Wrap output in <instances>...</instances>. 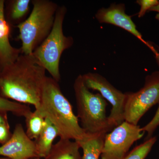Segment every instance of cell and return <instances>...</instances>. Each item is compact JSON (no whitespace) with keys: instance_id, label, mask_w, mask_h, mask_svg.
Segmentation results:
<instances>
[{"instance_id":"1","label":"cell","mask_w":159,"mask_h":159,"mask_svg":"<svg viewBox=\"0 0 159 159\" xmlns=\"http://www.w3.org/2000/svg\"><path fill=\"white\" fill-rule=\"evenodd\" d=\"M46 71L33 54H21L13 64L0 71V96L36 108Z\"/></svg>"},{"instance_id":"2","label":"cell","mask_w":159,"mask_h":159,"mask_svg":"<svg viewBox=\"0 0 159 159\" xmlns=\"http://www.w3.org/2000/svg\"><path fill=\"white\" fill-rule=\"evenodd\" d=\"M58 83L52 77L46 76L39 104L35 110L54 125L61 139L79 142L87 138L89 134L80 125L79 119L62 93Z\"/></svg>"},{"instance_id":"3","label":"cell","mask_w":159,"mask_h":159,"mask_svg":"<svg viewBox=\"0 0 159 159\" xmlns=\"http://www.w3.org/2000/svg\"><path fill=\"white\" fill-rule=\"evenodd\" d=\"M74 89L77 116L87 133L107 134L116 127L106 115L108 103L100 93H91L84 84L82 75L77 76L74 80Z\"/></svg>"},{"instance_id":"4","label":"cell","mask_w":159,"mask_h":159,"mask_svg":"<svg viewBox=\"0 0 159 159\" xmlns=\"http://www.w3.org/2000/svg\"><path fill=\"white\" fill-rule=\"evenodd\" d=\"M33 8L27 19L16 26L21 40V53L32 54L45 40L54 25L58 5L50 0H32Z\"/></svg>"},{"instance_id":"5","label":"cell","mask_w":159,"mask_h":159,"mask_svg":"<svg viewBox=\"0 0 159 159\" xmlns=\"http://www.w3.org/2000/svg\"><path fill=\"white\" fill-rule=\"evenodd\" d=\"M66 13L65 6H58L51 32L32 53L51 77L58 82L61 80V57L64 51L70 48L74 43L73 38L64 34L63 25Z\"/></svg>"},{"instance_id":"6","label":"cell","mask_w":159,"mask_h":159,"mask_svg":"<svg viewBox=\"0 0 159 159\" xmlns=\"http://www.w3.org/2000/svg\"><path fill=\"white\" fill-rule=\"evenodd\" d=\"M159 103V71L145 77V84L135 93H126L125 121L137 125L144 114Z\"/></svg>"},{"instance_id":"7","label":"cell","mask_w":159,"mask_h":159,"mask_svg":"<svg viewBox=\"0 0 159 159\" xmlns=\"http://www.w3.org/2000/svg\"><path fill=\"white\" fill-rule=\"evenodd\" d=\"M144 133L139 125L124 121L106 135L101 159H123L132 145Z\"/></svg>"},{"instance_id":"8","label":"cell","mask_w":159,"mask_h":159,"mask_svg":"<svg viewBox=\"0 0 159 159\" xmlns=\"http://www.w3.org/2000/svg\"><path fill=\"white\" fill-rule=\"evenodd\" d=\"M82 75L84 81L89 89L99 91L104 99L112 106L109 119L115 127L125 121L124 107L126 93L117 89L102 75L87 73Z\"/></svg>"},{"instance_id":"9","label":"cell","mask_w":159,"mask_h":159,"mask_svg":"<svg viewBox=\"0 0 159 159\" xmlns=\"http://www.w3.org/2000/svg\"><path fill=\"white\" fill-rule=\"evenodd\" d=\"M0 156L10 159L40 158L35 141L28 137L20 123L16 125L9 141L0 146Z\"/></svg>"},{"instance_id":"10","label":"cell","mask_w":159,"mask_h":159,"mask_svg":"<svg viewBox=\"0 0 159 159\" xmlns=\"http://www.w3.org/2000/svg\"><path fill=\"white\" fill-rule=\"evenodd\" d=\"M125 10L124 4H112L108 8L99 9L95 18L99 23L111 24L122 28L145 42L130 16L125 13Z\"/></svg>"},{"instance_id":"11","label":"cell","mask_w":159,"mask_h":159,"mask_svg":"<svg viewBox=\"0 0 159 159\" xmlns=\"http://www.w3.org/2000/svg\"><path fill=\"white\" fill-rule=\"evenodd\" d=\"M5 3L0 0V71L13 64L21 54L20 49L12 47L9 42L10 27L5 17Z\"/></svg>"},{"instance_id":"12","label":"cell","mask_w":159,"mask_h":159,"mask_svg":"<svg viewBox=\"0 0 159 159\" xmlns=\"http://www.w3.org/2000/svg\"><path fill=\"white\" fill-rule=\"evenodd\" d=\"M78 142L70 139H61L52 146L45 159H82Z\"/></svg>"},{"instance_id":"13","label":"cell","mask_w":159,"mask_h":159,"mask_svg":"<svg viewBox=\"0 0 159 159\" xmlns=\"http://www.w3.org/2000/svg\"><path fill=\"white\" fill-rule=\"evenodd\" d=\"M59 137L58 131L54 125L47 119H45V124L42 131L35 140L36 149L39 157L44 159L48 156L52 146L53 142Z\"/></svg>"},{"instance_id":"14","label":"cell","mask_w":159,"mask_h":159,"mask_svg":"<svg viewBox=\"0 0 159 159\" xmlns=\"http://www.w3.org/2000/svg\"><path fill=\"white\" fill-rule=\"evenodd\" d=\"M106 134L105 133L89 134L85 139L77 142L83 150L82 159H99Z\"/></svg>"},{"instance_id":"15","label":"cell","mask_w":159,"mask_h":159,"mask_svg":"<svg viewBox=\"0 0 159 159\" xmlns=\"http://www.w3.org/2000/svg\"><path fill=\"white\" fill-rule=\"evenodd\" d=\"M30 0H13L9 2L6 20L8 24L17 26L27 19L30 11Z\"/></svg>"},{"instance_id":"16","label":"cell","mask_w":159,"mask_h":159,"mask_svg":"<svg viewBox=\"0 0 159 159\" xmlns=\"http://www.w3.org/2000/svg\"><path fill=\"white\" fill-rule=\"evenodd\" d=\"M25 118L26 134L32 140H36L44 126L45 118L35 110L30 112Z\"/></svg>"},{"instance_id":"17","label":"cell","mask_w":159,"mask_h":159,"mask_svg":"<svg viewBox=\"0 0 159 159\" xmlns=\"http://www.w3.org/2000/svg\"><path fill=\"white\" fill-rule=\"evenodd\" d=\"M0 111L10 112L15 116L25 117L31 111L30 106L14 101H11L0 96Z\"/></svg>"},{"instance_id":"18","label":"cell","mask_w":159,"mask_h":159,"mask_svg":"<svg viewBox=\"0 0 159 159\" xmlns=\"http://www.w3.org/2000/svg\"><path fill=\"white\" fill-rule=\"evenodd\" d=\"M157 140L156 137H152L134 148L122 159H145Z\"/></svg>"},{"instance_id":"19","label":"cell","mask_w":159,"mask_h":159,"mask_svg":"<svg viewBox=\"0 0 159 159\" xmlns=\"http://www.w3.org/2000/svg\"><path fill=\"white\" fill-rule=\"evenodd\" d=\"M159 126V105L157 110L154 116L151 120L150 122H148L147 125L144 127L141 128L142 131L147 133V136L145 139V141L148 140L152 137L154 132L155 131L157 128Z\"/></svg>"},{"instance_id":"20","label":"cell","mask_w":159,"mask_h":159,"mask_svg":"<svg viewBox=\"0 0 159 159\" xmlns=\"http://www.w3.org/2000/svg\"><path fill=\"white\" fill-rule=\"evenodd\" d=\"M136 2L140 6V9L138 17L141 18L145 15L147 11H149L152 8L159 4L158 0H138Z\"/></svg>"},{"instance_id":"21","label":"cell","mask_w":159,"mask_h":159,"mask_svg":"<svg viewBox=\"0 0 159 159\" xmlns=\"http://www.w3.org/2000/svg\"><path fill=\"white\" fill-rule=\"evenodd\" d=\"M11 134L10 130L9 123L0 125V143L4 145L11 138Z\"/></svg>"},{"instance_id":"22","label":"cell","mask_w":159,"mask_h":159,"mask_svg":"<svg viewBox=\"0 0 159 159\" xmlns=\"http://www.w3.org/2000/svg\"><path fill=\"white\" fill-rule=\"evenodd\" d=\"M8 119L7 112L0 111V125L9 123Z\"/></svg>"},{"instance_id":"23","label":"cell","mask_w":159,"mask_h":159,"mask_svg":"<svg viewBox=\"0 0 159 159\" xmlns=\"http://www.w3.org/2000/svg\"><path fill=\"white\" fill-rule=\"evenodd\" d=\"M149 11H154L157 12L155 18L159 21V4L157 6L152 7L149 10Z\"/></svg>"},{"instance_id":"24","label":"cell","mask_w":159,"mask_h":159,"mask_svg":"<svg viewBox=\"0 0 159 159\" xmlns=\"http://www.w3.org/2000/svg\"><path fill=\"white\" fill-rule=\"evenodd\" d=\"M155 54L159 66V53H158L156 51H155Z\"/></svg>"},{"instance_id":"25","label":"cell","mask_w":159,"mask_h":159,"mask_svg":"<svg viewBox=\"0 0 159 159\" xmlns=\"http://www.w3.org/2000/svg\"><path fill=\"white\" fill-rule=\"evenodd\" d=\"M0 159H10L8 158H7V157H4V158L0 157Z\"/></svg>"},{"instance_id":"26","label":"cell","mask_w":159,"mask_h":159,"mask_svg":"<svg viewBox=\"0 0 159 159\" xmlns=\"http://www.w3.org/2000/svg\"><path fill=\"white\" fill-rule=\"evenodd\" d=\"M41 159V158H38V157H36V158H32V159Z\"/></svg>"},{"instance_id":"27","label":"cell","mask_w":159,"mask_h":159,"mask_svg":"<svg viewBox=\"0 0 159 159\" xmlns=\"http://www.w3.org/2000/svg\"></svg>"}]
</instances>
